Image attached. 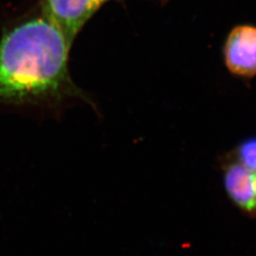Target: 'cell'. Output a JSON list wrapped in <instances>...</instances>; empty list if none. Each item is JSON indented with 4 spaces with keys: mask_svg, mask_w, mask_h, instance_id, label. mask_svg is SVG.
<instances>
[{
    "mask_svg": "<svg viewBox=\"0 0 256 256\" xmlns=\"http://www.w3.org/2000/svg\"><path fill=\"white\" fill-rule=\"evenodd\" d=\"M222 166L223 184L230 200L239 209L256 212V171L228 156Z\"/></svg>",
    "mask_w": 256,
    "mask_h": 256,
    "instance_id": "4",
    "label": "cell"
},
{
    "mask_svg": "<svg viewBox=\"0 0 256 256\" xmlns=\"http://www.w3.org/2000/svg\"><path fill=\"white\" fill-rule=\"evenodd\" d=\"M223 59L229 72L242 79L256 75V27L239 25L230 32L223 46Z\"/></svg>",
    "mask_w": 256,
    "mask_h": 256,
    "instance_id": "3",
    "label": "cell"
},
{
    "mask_svg": "<svg viewBox=\"0 0 256 256\" xmlns=\"http://www.w3.org/2000/svg\"><path fill=\"white\" fill-rule=\"evenodd\" d=\"M229 156L240 164L256 171V138L242 140Z\"/></svg>",
    "mask_w": 256,
    "mask_h": 256,
    "instance_id": "5",
    "label": "cell"
},
{
    "mask_svg": "<svg viewBox=\"0 0 256 256\" xmlns=\"http://www.w3.org/2000/svg\"><path fill=\"white\" fill-rule=\"evenodd\" d=\"M68 42L45 16L24 19L0 38V104L56 106L90 101L70 72Z\"/></svg>",
    "mask_w": 256,
    "mask_h": 256,
    "instance_id": "1",
    "label": "cell"
},
{
    "mask_svg": "<svg viewBox=\"0 0 256 256\" xmlns=\"http://www.w3.org/2000/svg\"><path fill=\"white\" fill-rule=\"evenodd\" d=\"M110 0H42V14L54 23L72 46L86 22Z\"/></svg>",
    "mask_w": 256,
    "mask_h": 256,
    "instance_id": "2",
    "label": "cell"
}]
</instances>
